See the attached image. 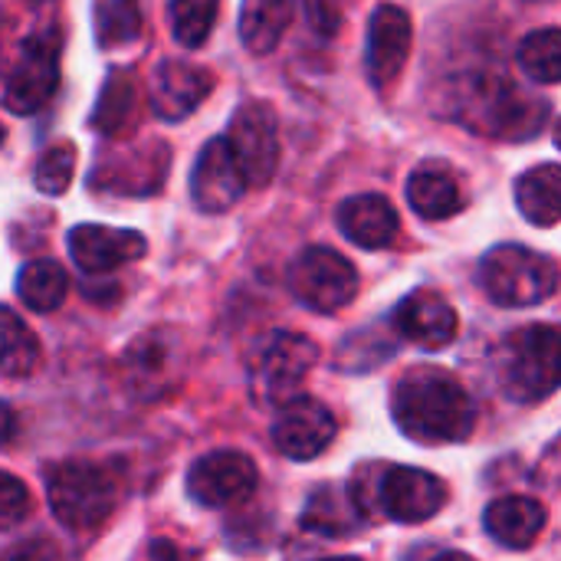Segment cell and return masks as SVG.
I'll return each mask as SVG.
<instances>
[{
  "mask_svg": "<svg viewBox=\"0 0 561 561\" xmlns=\"http://www.w3.org/2000/svg\"><path fill=\"white\" fill-rule=\"evenodd\" d=\"M394 424L417 444H457L473 431V401L463 385L444 371L421 365L408 371L391 394Z\"/></svg>",
  "mask_w": 561,
  "mask_h": 561,
  "instance_id": "1",
  "label": "cell"
},
{
  "mask_svg": "<svg viewBox=\"0 0 561 561\" xmlns=\"http://www.w3.org/2000/svg\"><path fill=\"white\" fill-rule=\"evenodd\" d=\"M454 102L463 125L493 138H533L549 115L546 99H533L500 76H467L457 85Z\"/></svg>",
  "mask_w": 561,
  "mask_h": 561,
  "instance_id": "2",
  "label": "cell"
},
{
  "mask_svg": "<svg viewBox=\"0 0 561 561\" xmlns=\"http://www.w3.org/2000/svg\"><path fill=\"white\" fill-rule=\"evenodd\" d=\"M46 496H49L53 516L66 529L89 533L112 516L118 503V483L99 463L66 460L53 467V473L46 477Z\"/></svg>",
  "mask_w": 561,
  "mask_h": 561,
  "instance_id": "3",
  "label": "cell"
},
{
  "mask_svg": "<svg viewBox=\"0 0 561 561\" xmlns=\"http://www.w3.org/2000/svg\"><path fill=\"white\" fill-rule=\"evenodd\" d=\"M480 286L496 306L526 309L546 302L559 289V270L546 253L519 243H503L483 256Z\"/></svg>",
  "mask_w": 561,
  "mask_h": 561,
  "instance_id": "4",
  "label": "cell"
},
{
  "mask_svg": "<svg viewBox=\"0 0 561 561\" xmlns=\"http://www.w3.org/2000/svg\"><path fill=\"white\" fill-rule=\"evenodd\" d=\"M503 388L519 404L546 401L561 388V325H526L506 342Z\"/></svg>",
  "mask_w": 561,
  "mask_h": 561,
  "instance_id": "5",
  "label": "cell"
},
{
  "mask_svg": "<svg viewBox=\"0 0 561 561\" xmlns=\"http://www.w3.org/2000/svg\"><path fill=\"white\" fill-rule=\"evenodd\" d=\"M319 362V345L299 332H276L263 342L250 365V388L260 404H283L296 398L299 385Z\"/></svg>",
  "mask_w": 561,
  "mask_h": 561,
  "instance_id": "6",
  "label": "cell"
},
{
  "mask_svg": "<svg viewBox=\"0 0 561 561\" xmlns=\"http://www.w3.org/2000/svg\"><path fill=\"white\" fill-rule=\"evenodd\" d=\"M289 293L312 312H339L358 293V270L329 247L302 250L289 266Z\"/></svg>",
  "mask_w": 561,
  "mask_h": 561,
  "instance_id": "7",
  "label": "cell"
},
{
  "mask_svg": "<svg viewBox=\"0 0 561 561\" xmlns=\"http://www.w3.org/2000/svg\"><path fill=\"white\" fill-rule=\"evenodd\" d=\"M171 148L164 141H135L105 151L92 168V187L112 197H148L164 187Z\"/></svg>",
  "mask_w": 561,
  "mask_h": 561,
  "instance_id": "8",
  "label": "cell"
},
{
  "mask_svg": "<svg viewBox=\"0 0 561 561\" xmlns=\"http://www.w3.org/2000/svg\"><path fill=\"white\" fill-rule=\"evenodd\" d=\"M59 56H62V33L56 26H46L26 39L3 89L7 112L33 115L53 99L59 85Z\"/></svg>",
  "mask_w": 561,
  "mask_h": 561,
  "instance_id": "9",
  "label": "cell"
},
{
  "mask_svg": "<svg viewBox=\"0 0 561 561\" xmlns=\"http://www.w3.org/2000/svg\"><path fill=\"white\" fill-rule=\"evenodd\" d=\"M224 138L247 178V187H266L279 168V122L273 105L266 102L240 105Z\"/></svg>",
  "mask_w": 561,
  "mask_h": 561,
  "instance_id": "10",
  "label": "cell"
},
{
  "mask_svg": "<svg viewBox=\"0 0 561 561\" xmlns=\"http://www.w3.org/2000/svg\"><path fill=\"white\" fill-rule=\"evenodd\" d=\"M260 486L256 463L240 450H214L187 470V493L207 510L247 503Z\"/></svg>",
  "mask_w": 561,
  "mask_h": 561,
  "instance_id": "11",
  "label": "cell"
},
{
  "mask_svg": "<svg viewBox=\"0 0 561 561\" xmlns=\"http://www.w3.org/2000/svg\"><path fill=\"white\" fill-rule=\"evenodd\" d=\"M378 506L394 523H427L447 506V486L440 477L417 467H388L375 483Z\"/></svg>",
  "mask_w": 561,
  "mask_h": 561,
  "instance_id": "12",
  "label": "cell"
},
{
  "mask_svg": "<svg viewBox=\"0 0 561 561\" xmlns=\"http://www.w3.org/2000/svg\"><path fill=\"white\" fill-rule=\"evenodd\" d=\"M335 431V417L322 401L296 394L279 404V414L273 421V444L283 457L306 463L329 450Z\"/></svg>",
  "mask_w": 561,
  "mask_h": 561,
  "instance_id": "13",
  "label": "cell"
},
{
  "mask_svg": "<svg viewBox=\"0 0 561 561\" xmlns=\"http://www.w3.org/2000/svg\"><path fill=\"white\" fill-rule=\"evenodd\" d=\"M247 191V178L227 145V138H214L201 148L191 171V201L204 214L230 210Z\"/></svg>",
  "mask_w": 561,
  "mask_h": 561,
  "instance_id": "14",
  "label": "cell"
},
{
  "mask_svg": "<svg viewBox=\"0 0 561 561\" xmlns=\"http://www.w3.org/2000/svg\"><path fill=\"white\" fill-rule=\"evenodd\" d=\"M411 39H414V30H411V20L401 7L394 3H381L371 20H368V46H365V69H368V79L385 89L391 85L408 56H411Z\"/></svg>",
  "mask_w": 561,
  "mask_h": 561,
  "instance_id": "15",
  "label": "cell"
},
{
  "mask_svg": "<svg viewBox=\"0 0 561 561\" xmlns=\"http://www.w3.org/2000/svg\"><path fill=\"white\" fill-rule=\"evenodd\" d=\"M148 250L138 230H115L102 224H82L69 230V256L89 276H105L125 263L141 260Z\"/></svg>",
  "mask_w": 561,
  "mask_h": 561,
  "instance_id": "16",
  "label": "cell"
},
{
  "mask_svg": "<svg viewBox=\"0 0 561 561\" xmlns=\"http://www.w3.org/2000/svg\"><path fill=\"white\" fill-rule=\"evenodd\" d=\"M214 76L187 59H164L151 79V108L164 122H181L210 95Z\"/></svg>",
  "mask_w": 561,
  "mask_h": 561,
  "instance_id": "17",
  "label": "cell"
},
{
  "mask_svg": "<svg viewBox=\"0 0 561 561\" xmlns=\"http://www.w3.org/2000/svg\"><path fill=\"white\" fill-rule=\"evenodd\" d=\"M394 329L408 342L437 352V348H447L457 339L460 322H457L454 306L440 293H434V289H414L394 309Z\"/></svg>",
  "mask_w": 561,
  "mask_h": 561,
  "instance_id": "18",
  "label": "cell"
},
{
  "mask_svg": "<svg viewBox=\"0 0 561 561\" xmlns=\"http://www.w3.org/2000/svg\"><path fill=\"white\" fill-rule=\"evenodd\" d=\"M339 230L365 250H381L398 237V210L381 194H355L339 207Z\"/></svg>",
  "mask_w": 561,
  "mask_h": 561,
  "instance_id": "19",
  "label": "cell"
},
{
  "mask_svg": "<svg viewBox=\"0 0 561 561\" xmlns=\"http://www.w3.org/2000/svg\"><path fill=\"white\" fill-rule=\"evenodd\" d=\"M549 516H546V506L536 503L533 496H503L496 503L486 506V516H483V526L486 533L506 546V549H529L536 546V539L542 536Z\"/></svg>",
  "mask_w": 561,
  "mask_h": 561,
  "instance_id": "20",
  "label": "cell"
},
{
  "mask_svg": "<svg viewBox=\"0 0 561 561\" xmlns=\"http://www.w3.org/2000/svg\"><path fill=\"white\" fill-rule=\"evenodd\" d=\"M365 526V510L355 500L352 490L342 486H322L309 496L302 510V529L329 536V539H345Z\"/></svg>",
  "mask_w": 561,
  "mask_h": 561,
  "instance_id": "21",
  "label": "cell"
},
{
  "mask_svg": "<svg viewBox=\"0 0 561 561\" xmlns=\"http://www.w3.org/2000/svg\"><path fill=\"white\" fill-rule=\"evenodd\" d=\"M408 204L424 220H447L463 204L460 181L444 164H424L408 178Z\"/></svg>",
  "mask_w": 561,
  "mask_h": 561,
  "instance_id": "22",
  "label": "cell"
},
{
  "mask_svg": "<svg viewBox=\"0 0 561 561\" xmlns=\"http://www.w3.org/2000/svg\"><path fill=\"white\" fill-rule=\"evenodd\" d=\"M293 0H243L240 10V39L253 56H266L286 36L293 23Z\"/></svg>",
  "mask_w": 561,
  "mask_h": 561,
  "instance_id": "23",
  "label": "cell"
},
{
  "mask_svg": "<svg viewBox=\"0 0 561 561\" xmlns=\"http://www.w3.org/2000/svg\"><path fill=\"white\" fill-rule=\"evenodd\" d=\"M516 204L536 227L561 220V164H539L516 181Z\"/></svg>",
  "mask_w": 561,
  "mask_h": 561,
  "instance_id": "24",
  "label": "cell"
},
{
  "mask_svg": "<svg viewBox=\"0 0 561 561\" xmlns=\"http://www.w3.org/2000/svg\"><path fill=\"white\" fill-rule=\"evenodd\" d=\"M138 122V85L128 72H112L95 99V108L89 115V125L99 135H125Z\"/></svg>",
  "mask_w": 561,
  "mask_h": 561,
  "instance_id": "25",
  "label": "cell"
},
{
  "mask_svg": "<svg viewBox=\"0 0 561 561\" xmlns=\"http://www.w3.org/2000/svg\"><path fill=\"white\" fill-rule=\"evenodd\" d=\"M141 3L138 0H95L92 7V30L95 43L105 53L125 49L141 36Z\"/></svg>",
  "mask_w": 561,
  "mask_h": 561,
  "instance_id": "26",
  "label": "cell"
},
{
  "mask_svg": "<svg viewBox=\"0 0 561 561\" xmlns=\"http://www.w3.org/2000/svg\"><path fill=\"white\" fill-rule=\"evenodd\" d=\"M69 293V276L56 260H33L16 273V296L33 312H53Z\"/></svg>",
  "mask_w": 561,
  "mask_h": 561,
  "instance_id": "27",
  "label": "cell"
},
{
  "mask_svg": "<svg viewBox=\"0 0 561 561\" xmlns=\"http://www.w3.org/2000/svg\"><path fill=\"white\" fill-rule=\"evenodd\" d=\"M39 365V342L33 329L10 309L0 306V375L26 378Z\"/></svg>",
  "mask_w": 561,
  "mask_h": 561,
  "instance_id": "28",
  "label": "cell"
},
{
  "mask_svg": "<svg viewBox=\"0 0 561 561\" xmlns=\"http://www.w3.org/2000/svg\"><path fill=\"white\" fill-rule=\"evenodd\" d=\"M519 69L536 82H561V26L529 33L516 49Z\"/></svg>",
  "mask_w": 561,
  "mask_h": 561,
  "instance_id": "29",
  "label": "cell"
},
{
  "mask_svg": "<svg viewBox=\"0 0 561 561\" xmlns=\"http://www.w3.org/2000/svg\"><path fill=\"white\" fill-rule=\"evenodd\" d=\"M220 0H168V23L184 49H201L214 30Z\"/></svg>",
  "mask_w": 561,
  "mask_h": 561,
  "instance_id": "30",
  "label": "cell"
},
{
  "mask_svg": "<svg viewBox=\"0 0 561 561\" xmlns=\"http://www.w3.org/2000/svg\"><path fill=\"white\" fill-rule=\"evenodd\" d=\"M125 365L131 368V381L135 385H151L148 394H158V381H164V371L171 365V345H168V339L158 335V332L138 339L128 348Z\"/></svg>",
  "mask_w": 561,
  "mask_h": 561,
  "instance_id": "31",
  "label": "cell"
},
{
  "mask_svg": "<svg viewBox=\"0 0 561 561\" xmlns=\"http://www.w3.org/2000/svg\"><path fill=\"white\" fill-rule=\"evenodd\" d=\"M72 171H76V145L72 141H56L39 154L33 181H36V187L43 194H62L69 187V181H72Z\"/></svg>",
  "mask_w": 561,
  "mask_h": 561,
  "instance_id": "32",
  "label": "cell"
},
{
  "mask_svg": "<svg viewBox=\"0 0 561 561\" xmlns=\"http://www.w3.org/2000/svg\"><path fill=\"white\" fill-rule=\"evenodd\" d=\"M30 516V490L13 473L0 470V533L20 526Z\"/></svg>",
  "mask_w": 561,
  "mask_h": 561,
  "instance_id": "33",
  "label": "cell"
},
{
  "mask_svg": "<svg viewBox=\"0 0 561 561\" xmlns=\"http://www.w3.org/2000/svg\"><path fill=\"white\" fill-rule=\"evenodd\" d=\"M0 561H66V559H62V552H59V546H56L53 539H46V536H33V539H26V542L13 546L10 552H3Z\"/></svg>",
  "mask_w": 561,
  "mask_h": 561,
  "instance_id": "34",
  "label": "cell"
},
{
  "mask_svg": "<svg viewBox=\"0 0 561 561\" xmlns=\"http://www.w3.org/2000/svg\"><path fill=\"white\" fill-rule=\"evenodd\" d=\"M306 13L319 33H335V26L342 20L339 0H306Z\"/></svg>",
  "mask_w": 561,
  "mask_h": 561,
  "instance_id": "35",
  "label": "cell"
},
{
  "mask_svg": "<svg viewBox=\"0 0 561 561\" xmlns=\"http://www.w3.org/2000/svg\"><path fill=\"white\" fill-rule=\"evenodd\" d=\"M13 434H16V417H13V411L7 404H0V447L10 444Z\"/></svg>",
  "mask_w": 561,
  "mask_h": 561,
  "instance_id": "36",
  "label": "cell"
},
{
  "mask_svg": "<svg viewBox=\"0 0 561 561\" xmlns=\"http://www.w3.org/2000/svg\"><path fill=\"white\" fill-rule=\"evenodd\" d=\"M431 561H477L473 556H463V552H437Z\"/></svg>",
  "mask_w": 561,
  "mask_h": 561,
  "instance_id": "37",
  "label": "cell"
},
{
  "mask_svg": "<svg viewBox=\"0 0 561 561\" xmlns=\"http://www.w3.org/2000/svg\"><path fill=\"white\" fill-rule=\"evenodd\" d=\"M556 145H559V148H561V122H559V125H556Z\"/></svg>",
  "mask_w": 561,
  "mask_h": 561,
  "instance_id": "38",
  "label": "cell"
},
{
  "mask_svg": "<svg viewBox=\"0 0 561 561\" xmlns=\"http://www.w3.org/2000/svg\"><path fill=\"white\" fill-rule=\"evenodd\" d=\"M322 561H362V559H322Z\"/></svg>",
  "mask_w": 561,
  "mask_h": 561,
  "instance_id": "39",
  "label": "cell"
}]
</instances>
